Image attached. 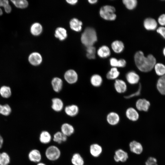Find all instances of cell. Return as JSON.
Returning a JSON list of instances; mask_svg holds the SVG:
<instances>
[{"instance_id":"obj_1","label":"cell","mask_w":165,"mask_h":165,"mask_svg":"<svg viewBox=\"0 0 165 165\" xmlns=\"http://www.w3.org/2000/svg\"><path fill=\"white\" fill-rule=\"evenodd\" d=\"M134 61L138 68L144 72L152 70L156 63V58L153 55L149 54L146 57L141 51H138L135 53Z\"/></svg>"},{"instance_id":"obj_2","label":"cell","mask_w":165,"mask_h":165,"mask_svg":"<svg viewBox=\"0 0 165 165\" xmlns=\"http://www.w3.org/2000/svg\"><path fill=\"white\" fill-rule=\"evenodd\" d=\"M81 40L82 43L86 47L93 46L97 40L95 30L91 28H86L81 35Z\"/></svg>"},{"instance_id":"obj_3","label":"cell","mask_w":165,"mask_h":165,"mask_svg":"<svg viewBox=\"0 0 165 165\" xmlns=\"http://www.w3.org/2000/svg\"><path fill=\"white\" fill-rule=\"evenodd\" d=\"M61 154L60 149L55 145L49 146L45 151V155L46 158L50 161L57 160L60 158Z\"/></svg>"},{"instance_id":"obj_4","label":"cell","mask_w":165,"mask_h":165,"mask_svg":"<svg viewBox=\"0 0 165 165\" xmlns=\"http://www.w3.org/2000/svg\"><path fill=\"white\" fill-rule=\"evenodd\" d=\"M115 8L111 6L106 5L102 7L100 11V14L104 19L109 20H115L116 18L115 13Z\"/></svg>"},{"instance_id":"obj_5","label":"cell","mask_w":165,"mask_h":165,"mask_svg":"<svg viewBox=\"0 0 165 165\" xmlns=\"http://www.w3.org/2000/svg\"><path fill=\"white\" fill-rule=\"evenodd\" d=\"M65 80L69 84H73L78 81V76L76 72L73 69L67 71L64 75Z\"/></svg>"},{"instance_id":"obj_6","label":"cell","mask_w":165,"mask_h":165,"mask_svg":"<svg viewBox=\"0 0 165 165\" xmlns=\"http://www.w3.org/2000/svg\"><path fill=\"white\" fill-rule=\"evenodd\" d=\"M129 157L128 153L122 149L116 150L114 156V160L116 162H125L128 160Z\"/></svg>"},{"instance_id":"obj_7","label":"cell","mask_w":165,"mask_h":165,"mask_svg":"<svg viewBox=\"0 0 165 165\" xmlns=\"http://www.w3.org/2000/svg\"><path fill=\"white\" fill-rule=\"evenodd\" d=\"M150 105L149 101L144 98L138 99L135 103L136 108L140 111L147 112Z\"/></svg>"},{"instance_id":"obj_8","label":"cell","mask_w":165,"mask_h":165,"mask_svg":"<svg viewBox=\"0 0 165 165\" xmlns=\"http://www.w3.org/2000/svg\"><path fill=\"white\" fill-rule=\"evenodd\" d=\"M126 117L129 120L132 122H136L139 119V115L138 111L132 107L127 108L125 112Z\"/></svg>"},{"instance_id":"obj_9","label":"cell","mask_w":165,"mask_h":165,"mask_svg":"<svg viewBox=\"0 0 165 165\" xmlns=\"http://www.w3.org/2000/svg\"><path fill=\"white\" fill-rule=\"evenodd\" d=\"M129 149L130 152L136 155H140L143 152V148L142 145L139 142L133 140L129 144Z\"/></svg>"},{"instance_id":"obj_10","label":"cell","mask_w":165,"mask_h":165,"mask_svg":"<svg viewBox=\"0 0 165 165\" xmlns=\"http://www.w3.org/2000/svg\"><path fill=\"white\" fill-rule=\"evenodd\" d=\"M114 86L116 91L119 94L125 92L127 89L126 83L124 81L121 79H117L115 80Z\"/></svg>"},{"instance_id":"obj_11","label":"cell","mask_w":165,"mask_h":165,"mask_svg":"<svg viewBox=\"0 0 165 165\" xmlns=\"http://www.w3.org/2000/svg\"><path fill=\"white\" fill-rule=\"evenodd\" d=\"M106 121L108 124L111 126L117 125L120 122L119 115L115 112H112L108 113L106 118Z\"/></svg>"},{"instance_id":"obj_12","label":"cell","mask_w":165,"mask_h":165,"mask_svg":"<svg viewBox=\"0 0 165 165\" xmlns=\"http://www.w3.org/2000/svg\"><path fill=\"white\" fill-rule=\"evenodd\" d=\"M126 79L129 84L134 85L139 82L140 77L139 75L135 72L131 71L127 73L126 75Z\"/></svg>"},{"instance_id":"obj_13","label":"cell","mask_w":165,"mask_h":165,"mask_svg":"<svg viewBox=\"0 0 165 165\" xmlns=\"http://www.w3.org/2000/svg\"><path fill=\"white\" fill-rule=\"evenodd\" d=\"M28 158L31 161L38 163L41 162L42 156L39 150L34 149L29 152L28 154Z\"/></svg>"},{"instance_id":"obj_14","label":"cell","mask_w":165,"mask_h":165,"mask_svg":"<svg viewBox=\"0 0 165 165\" xmlns=\"http://www.w3.org/2000/svg\"><path fill=\"white\" fill-rule=\"evenodd\" d=\"M28 61L32 65L37 66L40 65L42 61V57L39 53L35 52L31 53L28 57Z\"/></svg>"},{"instance_id":"obj_15","label":"cell","mask_w":165,"mask_h":165,"mask_svg":"<svg viewBox=\"0 0 165 165\" xmlns=\"http://www.w3.org/2000/svg\"><path fill=\"white\" fill-rule=\"evenodd\" d=\"M89 151L91 155L94 157H98L102 153L103 148L102 146L97 143H93L90 145Z\"/></svg>"},{"instance_id":"obj_16","label":"cell","mask_w":165,"mask_h":165,"mask_svg":"<svg viewBox=\"0 0 165 165\" xmlns=\"http://www.w3.org/2000/svg\"><path fill=\"white\" fill-rule=\"evenodd\" d=\"M64 135L67 137H69L73 134L75 132L74 127L68 123L63 124L61 127V131Z\"/></svg>"},{"instance_id":"obj_17","label":"cell","mask_w":165,"mask_h":165,"mask_svg":"<svg viewBox=\"0 0 165 165\" xmlns=\"http://www.w3.org/2000/svg\"><path fill=\"white\" fill-rule=\"evenodd\" d=\"M51 134L49 132L46 130H43L40 133L39 135V141L43 144L49 143L52 139Z\"/></svg>"},{"instance_id":"obj_18","label":"cell","mask_w":165,"mask_h":165,"mask_svg":"<svg viewBox=\"0 0 165 165\" xmlns=\"http://www.w3.org/2000/svg\"><path fill=\"white\" fill-rule=\"evenodd\" d=\"M145 28L148 30H154L156 29L157 23L155 19L151 18L146 19L144 22Z\"/></svg>"},{"instance_id":"obj_19","label":"cell","mask_w":165,"mask_h":165,"mask_svg":"<svg viewBox=\"0 0 165 165\" xmlns=\"http://www.w3.org/2000/svg\"><path fill=\"white\" fill-rule=\"evenodd\" d=\"M51 85L53 90L56 92H59L61 90L62 88V80L60 78L54 77L52 80Z\"/></svg>"},{"instance_id":"obj_20","label":"cell","mask_w":165,"mask_h":165,"mask_svg":"<svg viewBox=\"0 0 165 165\" xmlns=\"http://www.w3.org/2000/svg\"><path fill=\"white\" fill-rule=\"evenodd\" d=\"M52 101L51 107L54 111L59 112L63 109L64 104L61 99L57 97L54 98L52 99Z\"/></svg>"},{"instance_id":"obj_21","label":"cell","mask_w":165,"mask_h":165,"mask_svg":"<svg viewBox=\"0 0 165 165\" xmlns=\"http://www.w3.org/2000/svg\"><path fill=\"white\" fill-rule=\"evenodd\" d=\"M65 113L70 117H74L78 114L79 112L78 106L75 105H72L66 106L64 108Z\"/></svg>"},{"instance_id":"obj_22","label":"cell","mask_w":165,"mask_h":165,"mask_svg":"<svg viewBox=\"0 0 165 165\" xmlns=\"http://www.w3.org/2000/svg\"><path fill=\"white\" fill-rule=\"evenodd\" d=\"M69 24L71 29L75 31L79 32L82 29V22L77 18H74L71 19Z\"/></svg>"},{"instance_id":"obj_23","label":"cell","mask_w":165,"mask_h":165,"mask_svg":"<svg viewBox=\"0 0 165 165\" xmlns=\"http://www.w3.org/2000/svg\"><path fill=\"white\" fill-rule=\"evenodd\" d=\"M103 79L101 75L94 74L90 77V82L91 85L95 87L100 86L103 82Z\"/></svg>"},{"instance_id":"obj_24","label":"cell","mask_w":165,"mask_h":165,"mask_svg":"<svg viewBox=\"0 0 165 165\" xmlns=\"http://www.w3.org/2000/svg\"><path fill=\"white\" fill-rule=\"evenodd\" d=\"M73 165H84V160L81 155L78 153L73 154L71 159Z\"/></svg>"},{"instance_id":"obj_25","label":"cell","mask_w":165,"mask_h":165,"mask_svg":"<svg viewBox=\"0 0 165 165\" xmlns=\"http://www.w3.org/2000/svg\"><path fill=\"white\" fill-rule=\"evenodd\" d=\"M54 35L60 40L63 41L65 39L67 36V31L63 28L58 27L55 31Z\"/></svg>"},{"instance_id":"obj_26","label":"cell","mask_w":165,"mask_h":165,"mask_svg":"<svg viewBox=\"0 0 165 165\" xmlns=\"http://www.w3.org/2000/svg\"><path fill=\"white\" fill-rule=\"evenodd\" d=\"M67 138V137L64 135L61 131H59L54 134L52 139L55 142L60 144L66 141Z\"/></svg>"},{"instance_id":"obj_27","label":"cell","mask_w":165,"mask_h":165,"mask_svg":"<svg viewBox=\"0 0 165 165\" xmlns=\"http://www.w3.org/2000/svg\"><path fill=\"white\" fill-rule=\"evenodd\" d=\"M156 87L158 91L161 94L165 95V75L158 79Z\"/></svg>"},{"instance_id":"obj_28","label":"cell","mask_w":165,"mask_h":165,"mask_svg":"<svg viewBox=\"0 0 165 165\" xmlns=\"http://www.w3.org/2000/svg\"><path fill=\"white\" fill-rule=\"evenodd\" d=\"M110 63L112 67L123 68L125 66L126 62L123 59L118 60L115 58H112L110 60Z\"/></svg>"},{"instance_id":"obj_29","label":"cell","mask_w":165,"mask_h":165,"mask_svg":"<svg viewBox=\"0 0 165 165\" xmlns=\"http://www.w3.org/2000/svg\"><path fill=\"white\" fill-rule=\"evenodd\" d=\"M120 72L117 68L112 67L108 72L106 75L107 79L109 80H116L120 75Z\"/></svg>"},{"instance_id":"obj_30","label":"cell","mask_w":165,"mask_h":165,"mask_svg":"<svg viewBox=\"0 0 165 165\" xmlns=\"http://www.w3.org/2000/svg\"><path fill=\"white\" fill-rule=\"evenodd\" d=\"M42 28L41 25L38 23H35L32 24L31 28L30 31L33 35L35 36H38L42 33Z\"/></svg>"},{"instance_id":"obj_31","label":"cell","mask_w":165,"mask_h":165,"mask_svg":"<svg viewBox=\"0 0 165 165\" xmlns=\"http://www.w3.org/2000/svg\"><path fill=\"white\" fill-rule=\"evenodd\" d=\"M111 46L113 50L117 53L122 52L124 48L123 42L118 40L114 41L112 44Z\"/></svg>"},{"instance_id":"obj_32","label":"cell","mask_w":165,"mask_h":165,"mask_svg":"<svg viewBox=\"0 0 165 165\" xmlns=\"http://www.w3.org/2000/svg\"><path fill=\"white\" fill-rule=\"evenodd\" d=\"M97 53L101 57L106 58L110 55V51L108 46H103L98 49L97 51Z\"/></svg>"},{"instance_id":"obj_33","label":"cell","mask_w":165,"mask_h":165,"mask_svg":"<svg viewBox=\"0 0 165 165\" xmlns=\"http://www.w3.org/2000/svg\"><path fill=\"white\" fill-rule=\"evenodd\" d=\"M12 94L10 88L7 86H3L0 88V95L3 98H9Z\"/></svg>"},{"instance_id":"obj_34","label":"cell","mask_w":165,"mask_h":165,"mask_svg":"<svg viewBox=\"0 0 165 165\" xmlns=\"http://www.w3.org/2000/svg\"><path fill=\"white\" fill-rule=\"evenodd\" d=\"M154 68L156 74L162 76L165 75V65L161 63H156Z\"/></svg>"},{"instance_id":"obj_35","label":"cell","mask_w":165,"mask_h":165,"mask_svg":"<svg viewBox=\"0 0 165 165\" xmlns=\"http://www.w3.org/2000/svg\"><path fill=\"white\" fill-rule=\"evenodd\" d=\"M11 112V108L9 105L0 104V114L4 116H8L10 114Z\"/></svg>"},{"instance_id":"obj_36","label":"cell","mask_w":165,"mask_h":165,"mask_svg":"<svg viewBox=\"0 0 165 165\" xmlns=\"http://www.w3.org/2000/svg\"><path fill=\"white\" fill-rule=\"evenodd\" d=\"M10 162V158L6 152L0 153V165H8Z\"/></svg>"},{"instance_id":"obj_37","label":"cell","mask_w":165,"mask_h":165,"mask_svg":"<svg viewBox=\"0 0 165 165\" xmlns=\"http://www.w3.org/2000/svg\"><path fill=\"white\" fill-rule=\"evenodd\" d=\"M11 1L17 8L24 9L27 7L28 3L26 0H11Z\"/></svg>"},{"instance_id":"obj_38","label":"cell","mask_w":165,"mask_h":165,"mask_svg":"<svg viewBox=\"0 0 165 165\" xmlns=\"http://www.w3.org/2000/svg\"><path fill=\"white\" fill-rule=\"evenodd\" d=\"M86 57L89 59H94L95 58L96 52L95 48L93 46L86 47Z\"/></svg>"},{"instance_id":"obj_39","label":"cell","mask_w":165,"mask_h":165,"mask_svg":"<svg viewBox=\"0 0 165 165\" xmlns=\"http://www.w3.org/2000/svg\"><path fill=\"white\" fill-rule=\"evenodd\" d=\"M123 2L126 7L129 9H132L134 8L137 3L136 0H123Z\"/></svg>"},{"instance_id":"obj_40","label":"cell","mask_w":165,"mask_h":165,"mask_svg":"<svg viewBox=\"0 0 165 165\" xmlns=\"http://www.w3.org/2000/svg\"><path fill=\"white\" fill-rule=\"evenodd\" d=\"M0 6L3 7L6 12L7 13H9L11 11V7L9 5V1L8 0H0Z\"/></svg>"},{"instance_id":"obj_41","label":"cell","mask_w":165,"mask_h":165,"mask_svg":"<svg viewBox=\"0 0 165 165\" xmlns=\"http://www.w3.org/2000/svg\"><path fill=\"white\" fill-rule=\"evenodd\" d=\"M141 84L139 83L138 88L136 91L133 93L124 96V98L127 99H128L140 95L141 94Z\"/></svg>"},{"instance_id":"obj_42","label":"cell","mask_w":165,"mask_h":165,"mask_svg":"<svg viewBox=\"0 0 165 165\" xmlns=\"http://www.w3.org/2000/svg\"><path fill=\"white\" fill-rule=\"evenodd\" d=\"M145 165H158L157 159L153 157H149L145 162Z\"/></svg>"},{"instance_id":"obj_43","label":"cell","mask_w":165,"mask_h":165,"mask_svg":"<svg viewBox=\"0 0 165 165\" xmlns=\"http://www.w3.org/2000/svg\"><path fill=\"white\" fill-rule=\"evenodd\" d=\"M158 33L163 38L165 39V27L161 26L159 27L156 30Z\"/></svg>"},{"instance_id":"obj_44","label":"cell","mask_w":165,"mask_h":165,"mask_svg":"<svg viewBox=\"0 0 165 165\" xmlns=\"http://www.w3.org/2000/svg\"><path fill=\"white\" fill-rule=\"evenodd\" d=\"M158 21L161 25L165 26V14L161 15L158 18Z\"/></svg>"},{"instance_id":"obj_45","label":"cell","mask_w":165,"mask_h":165,"mask_svg":"<svg viewBox=\"0 0 165 165\" xmlns=\"http://www.w3.org/2000/svg\"><path fill=\"white\" fill-rule=\"evenodd\" d=\"M66 2L67 3L71 5H75L76 4L78 0H66Z\"/></svg>"},{"instance_id":"obj_46","label":"cell","mask_w":165,"mask_h":165,"mask_svg":"<svg viewBox=\"0 0 165 165\" xmlns=\"http://www.w3.org/2000/svg\"><path fill=\"white\" fill-rule=\"evenodd\" d=\"M3 143V139L0 134V149L2 148Z\"/></svg>"},{"instance_id":"obj_47","label":"cell","mask_w":165,"mask_h":165,"mask_svg":"<svg viewBox=\"0 0 165 165\" xmlns=\"http://www.w3.org/2000/svg\"><path fill=\"white\" fill-rule=\"evenodd\" d=\"M88 1L90 4H93L97 2V0H89Z\"/></svg>"},{"instance_id":"obj_48","label":"cell","mask_w":165,"mask_h":165,"mask_svg":"<svg viewBox=\"0 0 165 165\" xmlns=\"http://www.w3.org/2000/svg\"><path fill=\"white\" fill-rule=\"evenodd\" d=\"M36 165H47L44 163L40 162L38 163Z\"/></svg>"},{"instance_id":"obj_49","label":"cell","mask_w":165,"mask_h":165,"mask_svg":"<svg viewBox=\"0 0 165 165\" xmlns=\"http://www.w3.org/2000/svg\"><path fill=\"white\" fill-rule=\"evenodd\" d=\"M3 14L2 11L1 9V8H0V16L2 15Z\"/></svg>"},{"instance_id":"obj_50","label":"cell","mask_w":165,"mask_h":165,"mask_svg":"<svg viewBox=\"0 0 165 165\" xmlns=\"http://www.w3.org/2000/svg\"><path fill=\"white\" fill-rule=\"evenodd\" d=\"M163 54L164 56L165 57V47L163 49Z\"/></svg>"}]
</instances>
